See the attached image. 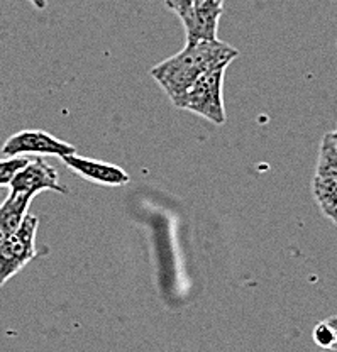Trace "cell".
<instances>
[{"label": "cell", "instance_id": "12", "mask_svg": "<svg viewBox=\"0 0 337 352\" xmlns=\"http://www.w3.org/2000/svg\"><path fill=\"white\" fill-rule=\"evenodd\" d=\"M29 2H31L36 9H39V10L46 9V0H29Z\"/></svg>", "mask_w": 337, "mask_h": 352}, {"label": "cell", "instance_id": "6", "mask_svg": "<svg viewBox=\"0 0 337 352\" xmlns=\"http://www.w3.org/2000/svg\"><path fill=\"white\" fill-rule=\"evenodd\" d=\"M58 192L65 193V186L60 185V176L53 166L46 163L43 157L29 160L28 164L14 176L10 183V192L28 193L34 197L39 192Z\"/></svg>", "mask_w": 337, "mask_h": 352}, {"label": "cell", "instance_id": "2", "mask_svg": "<svg viewBox=\"0 0 337 352\" xmlns=\"http://www.w3.org/2000/svg\"><path fill=\"white\" fill-rule=\"evenodd\" d=\"M224 73L226 68H217L205 73L202 78L197 80L195 85L186 91L177 107L199 113L208 122L222 126L226 122L224 95H222Z\"/></svg>", "mask_w": 337, "mask_h": 352}, {"label": "cell", "instance_id": "15", "mask_svg": "<svg viewBox=\"0 0 337 352\" xmlns=\"http://www.w3.org/2000/svg\"><path fill=\"white\" fill-rule=\"evenodd\" d=\"M336 131H337V129H336Z\"/></svg>", "mask_w": 337, "mask_h": 352}, {"label": "cell", "instance_id": "4", "mask_svg": "<svg viewBox=\"0 0 337 352\" xmlns=\"http://www.w3.org/2000/svg\"><path fill=\"white\" fill-rule=\"evenodd\" d=\"M39 219L28 214L19 229L6 242L0 244V286L6 285L14 274L31 261L36 256V232H38Z\"/></svg>", "mask_w": 337, "mask_h": 352}, {"label": "cell", "instance_id": "11", "mask_svg": "<svg viewBox=\"0 0 337 352\" xmlns=\"http://www.w3.org/2000/svg\"><path fill=\"white\" fill-rule=\"evenodd\" d=\"M166 7L170 10H173L178 17L185 19L190 12L193 10V6H195V0H164Z\"/></svg>", "mask_w": 337, "mask_h": 352}, {"label": "cell", "instance_id": "8", "mask_svg": "<svg viewBox=\"0 0 337 352\" xmlns=\"http://www.w3.org/2000/svg\"><path fill=\"white\" fill-rule=\"evenodd\" d=\"M32 198L34 197L28 195V193L10 192L6 200L0 204V244L19 229L24 217L28 215Z\"/></svg>", "mask_w": 337, "mask_h": 352}, {"label": "cell", "instance_id": "7", "mask_svg": "<svg viewBox=\"0 0 337 352\" xmlns=\"http://www.w3.org/2000/svg\"><path fill=\"white\" fill-rule=\"evenodd\" d=\"M63 163L67 164L73 173L80 175L83 179L98 183V185L107 186H120L129 183L131 176L122 170V168L116 166V164L104 163V161L89 160V157L78 156V154H68V156L61 157Z\"/></svg>", "mask_w": 337, "mask_h": 352}, {"label": "cell", "instance_id": "3", "mask_svg": "<svg viewBox=\"0 0 337 352\" xmlns=\"http://www.w3.org/2000/svg\"><path fill=\"white\" fill-rule=\"evenodd\" d=\"M312 193L322 214L337 226V142L332 132L322 138L318 148Z\"/></svg>", "mask_w": 337, "mask_h": 352}, {"label": "cell", "instance_id": "13", "mask_svg": "<svg viewBox=\"0 0 337 352\" xmlns=\"http://www.w3.org/2000/svg\"><path fill=\"white\" fill-rule=\"evenodd\" d=\"M332 134H334V138H336V142H337V131L332 132Z\"/></svg>", "mask_w": 337, "mask_h": 352}, {"label": "cell", "instance_id": "1", "mask_svg": "<svg viewBox=\"0 0 337 352\" xmlns=\"http://www.w3.org/2000/svg\"><path fill=\"white\" fill-rule=\"evenodd\" d=\"M239 51L229 44L219 41L186 43L182 51L153 66L151 76L170 97L175 107L205 73L217 68H227Z\"/></svg>", "mask_w": 337, "mask_h": 352}, {"label": "cell", "instance_id": "9", "mask_svg": "<svg viewBox=\"0 0 337 352\" xmlns=\"http://www.w3.org/2000/svg\"><path fill=\"white\" fill-rule=\"evenodd\" d=\"M314 342L324 351L337 352V315L318 322L314 329Z\"/></svg>", "mask_w": 337, "mask_h": 352}, {"label": "cell", "instance_id": "5", "mask_svg": "<svg viewBox=\"0 0 337 352\" xmlns=\"http://www.w3.org/2000/svg\"><path fill=\"white\" fill-rule=\"evenodd\" d=\"M75 153V146L60 141L45 131L16 132L2 146V154L7 157L24 156V154H47V156L63 157Z\"/></svg>", "mask_w": 337, "mask_h": 352}, {"label": "cell", "instance_id": "10", "mask_svg": "<svg viewBox=\"0 0 337 352\" xmlns=\"http://www.w3.org/2000/svg\"><path fill=\"white\" fill-rule=\"evenodd\" d=\"M28 157L14 156V157H2L0 160V186H10L14 176L28 164Z\"/></svg>", "mask_w": 337, "mask_h": 352}, {"label": "cell", "instance_id": "14", "mask_svg": "<svg viewBox=\"0 0 337 352\" xmlns=\"http://www.w3.org/2000/svg\"><path fill=\"white\" fill-rule=\"evenodd\" d=\"M334 2H337V0H334Z\"/></svg>", "mask_w": 337, "mask_h": 352}]
</instances>
